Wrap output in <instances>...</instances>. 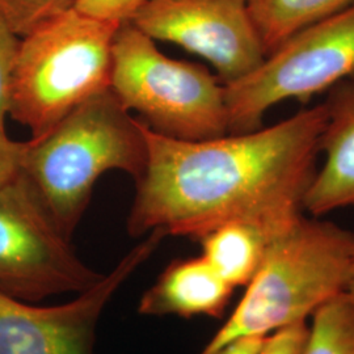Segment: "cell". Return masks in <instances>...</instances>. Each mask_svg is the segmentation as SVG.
Segmentation results:
<instances>
[{
    "instance_id": "3957f363",
    "label": "cell",
    "mask_w": 354,
    "mask_h": 354,
    "mask_svg": "<svg viewBox=\"0 0 354 354\" xmlns=\"http://www.w3.org/2000/svg\"><path fill=\"white\" fill-rule=\"evenodd\" d=\"M353 252L351 231L304 215L268 245L239 304L200 354L307 322L344 292Z\"/></svg>"
},
{
    "instance_id": "30bf717a",
    "label": "cell",
    "mask_w": 354,
    "mask_h": 354,
    "mask_svg": "<svg viewBox=\"0 0 354 354\" xmlns=\"http://www.w3.org/2000/svg\"><path fill=\"white\" fill-rule=\"evenodd\" d=\"M320 140L323 165L315 169L304 198V213L323 216L354 207V80L330 89Z\"/></svg>"
},
{
    "instance_id": "7c38bea8",
    "label": "cell",
    "mask_w": 354,
    "mask_h": 354,
    "mask_svg": "<svg viewBox=\"0 0 354 354\" xmlns=\"http://www.w3.org/2000/svg\"><path fill=\"white\" fill-rule=\"evenodd\" d=\"M281 235V234H279ZM279 235L250 222H228L200 239L203 257L232 288L247 286Z\"/></svg>"
},
{
    "instance_id": "4fadbf2b",
    "label": "cell",
    "mask_w": 354,
    "mask_h": 354,
    "mask_svg": "<svg viewBox=\"0 0 354 354\" xmlns=\"http://www.w3.org/2000/svg\"><path fill=\"white\" fill-rule=\"evenodd\" d=\"M353 4L354 0H247L266 54L299 30Z\"/></svg>"
},
{
    "instance_id": "277c9868",
    "label": "cell",
    "mask_w": 354,
    "mask_h": 354,
    "mask_svg": "<svg viewBox=\"0 0 354 354\" xmlns=\"http://www.w3.org/2000/svg\"><path fill=\"white\" fill-rule=\"evenodd\" d=\"M118 26L73 8L21 37L10 117L29 129L30 140L44 137L80 104L111 88Z\"/></svg>"
},
{
    "instance_id": "d6986e66",
    "label": "cell",
    "mask_w": 354,
    "mask_h": 354,
    "mask_svg": "<svg viewBox=\"0 0 354 354\" xmlns=\"http://www.w3.org/2000/svg\"><path fill=\"white\" fill-rule=\"evenodd\" d=\"M26 149L28 142H17L0 133V187L21 174Z\"/></svg>"
},
{
    "instance_id": "ffe728a7",
    "label": "cell",
    "mask_w": 354,
    "mask_h": 354,
    "mask_svg": "<svg viewBox=\"0 0 354 354\" xmlns=\"http://www.w3.org/2000/svg\"><path fill=\"white\" fill-rule=\"evenodd\" d=\"M266 336L241 337L230 342L214 354H259Z\"/></svg>"
},
{
    "instance_id": "6da1fadb",
    "label": "cell",
    "mask_w": 354,
    "mask_h": 354,
    "mask_svg": "<svg viewBox=\"0 0 354 354\" xmlns=\"http://www.w3.org/2000/svg\"><path fill=\"white\" fill-rule=\"evenodd\" d=\"M324 102L268 127L201 140L167 138L143 121L147 165L127 218L133 236L200 241L228 222L279 235L304 215L326 125Z\"/></svg>"
},
{
    "instance_id": "7a4b0ae2",
    "label": "cell",
    "mask_w": 354,
    "mask_h": 354,
    "mask_svg": "<svg viewBox=\"0 0 354 354\" xmlns=\"http://www.w3.org/2000/svg\"><path fill=\"white\" fill-rule=\"evenodd\" d=\"M146 165L143 122L109 88L80 104L44 137L29 140L21 174L71 238L104 174L124 171L137 181Z\"/></svg>"
},
{
    "instance_id": "9a60e30c",
    "label": "cell",
    "mask_w": 354,
    "mask_h": 354,
    "mask_svg": "<svg viewBox=\"0 0 354 354\" xmlns=\"http://www.w3.org/2000/svg\"><path fill=\"white\" fill-rule=\"evenodd\" d=\"M76 0H0V19L24 37L38 26L75 7Z\"/></svg>"
},
{
    "instance_id": "8fae6325",
    "label": "cell",
    "mask_w": 354,
    "mask_h": 354,
    "mask_svg": "<svg viewBox=\"0 0 354 354\" xmlns=\"http://www.w3.org/2000/svg\"><path fill=\"white\" fill-rule=\"evenodd\" d=\"M234 290L203 254L180 259L142 295L138 311L146 317H221Z\"/></svg>"
},
{
    "instance_id": "8992f818",
    "label": "cell",
    "mask_w": 354,
    "mask_h": 354,
    "mask_svg": "<svg viewBox=\"0 0 354 354\" xmlns=\"http://www.w3.org/2000/svg\"><path fill=\"white\" fill-rule=\"evenodd\" d=\"M348 80H354V4L292 35L225 86L230 133L256 130L273 106L308 102Z\"/></svg>"
},
{
    "instance_id": "9c48e42d",
    "label": "cell",
    "mask_w": 354,
    "mask_h": 354,
    "mask_svg": "<svg viewBox=\"0 0 354 354\" xmlns=\"http://www.w3.org/2000/svg\"><path fill=\"white\" fill-rule=\"evenodd\" d=\"M130 23L153 41L198 55L225 86L248 75L266 55L247 0H151Z\"/></svg>"
},
{
    "instance_id": "ac0fdd59",
    "label": "cell",
    "mask_w": 354,
    "mask_h": 354,
    "mask_svg": "<svg viewBox=\"0 0 354 354\" xmlns=\"http://www.w3.org/2000/svg\"><path fill=\"white\" fill-rule=\"evenodd\" d=\"M307 336V322L294 323L268 335L259 354H302Z\"/></svg>"
},
{
    "instance_id": "5bb4252c",
    "label": "cell",
    "mask_w": 354,
    "mask_h": 354,
    "mask_svg": "<svg viewBox=\"0 0 354 354\" xmlns=\"http://www.w3.org/2000/svg\"><path fill=\"white\" fill-rule=\"evenodd\" d=\"M311 319L302 354H354V307L344 292Z\"/></svg>"
},
{
    "instance_id": "ba28073f",
    "label": "cell",
    "mask_w": 354,
    "mask_h": 354,
    "mask_svg": "<svg viewBox=\"0 0 354 354\" xmlns=\"http://www.w3.org/2000/svg\"><path fill=\"white\" fill-rule=\"evenodd\" d=\"M165 238L151 231L111 273L66 304H26L0 292V354H95L104 310Z\"/></svg>"
},
{
    "instance_id": "5b68a950",
    "label": "cell",
    "mask_w": 354,
    "mask_h": 354,
    "mask_svg": "<svg viewBox=\"0 0 354 354\" xmlns=\"http://www.w3.org/2000/svg\"><path fill=\"white\" fill-rule=\"evenodd\" d=\"M111 89L159 136L201 140L230 134L225 84L218 76L165 55L131 23L114 35Z\"/></svg>"
},
{
    "instance_id": "44dd1931",
    "label": "cell",
    "mask_w": 354,
    "mask_h": 354,
    "mask_svg": "<svg viewBox=\"0 0 354 354\" xmlns=\"http://www.w3.org/2000/svg\"><path fill=\"white\" fill-rule=\"evenodd\" d=\"M344 294L348 298V301L353 304L354 307V252L353 257H352V263H351V268H349V274H348L346 283H345Z\"/></svg>"
},
{
    "instance_id": "52a82bcc",
    "label": "cell",
    "mask_w": 354,
    "mask_h": 354,
    "mask_svg": "<svg viewBox=\"0 0 354 354\" xmlns=\"http://www.w3.org/2000/svg\"><path fill=\"white\" fill-rule=\"evenodd\" d=\"M104 274L77 254L23 174L0 187V292L26 304L80 294Z\"/></svg>"
},
{
    "instance_id": "2e32d148",
    "label": "cell",
    "mask_w": 354,
    "mask_h": 354,
    "mask_svg": "<svg viewBox=\"0 0 354 354\" xmlns=\"http://www.w3.org/2000/svg\"><path fill=\"white\" fill-rule=\"evenodd\" d=\"M21 37L0 19V133H7L13 73Z\"/></svg>"
},
{
    "instance_id": "e0dca14e",
    "label": "cell",
    "mask_w": 354,
    "mask_h": 354,
    "mask_svg": "<svg viewBox=\"0 0 354 354\" xmlns=\"http://www.w3.org/2000/svg\"><path fill=\"white\" fill-rule=\"evenodd\" d=\"M151 0H76V11L92 19L112 23H130L140 10Z\"/></svg>"
}]
</instances>
